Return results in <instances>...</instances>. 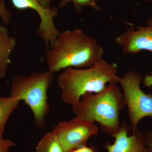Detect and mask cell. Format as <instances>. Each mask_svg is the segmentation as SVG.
I'll return each mask as SVG.
<instances>
[{
	"instance_id": "cell-7",
	"label": "cell",
	"mask_w": 152,
	"mask_h": 152,
	"mask_svg": "<svg viewBox=\"0 0 152 152\" xmlns=\"http://www.w3.org/2000/svg\"><path fill=\"white\" fill-rule=\"evenodd\" d=\"M42 0H11L14 7L20 10L32 9L35 11L40 18V23L37 29V34L45 42L47 49L50 44L51 48L60 32L57 29L54 19L58 15V10L50 6L43 7L40 5Z\"/></svg>"
},
{
	"instance_id": "cell-3",
	"label": "cell",
	"mask_w": 152,
	"mask_h": 152,
	"mask_svg": "<svg viewBox=\"0 0 152 152\" xmlns=\"http://www.w3.org/2000/svg\"><path fill=\"white\" fill-rule=\"evenodd\" d=\"M125 106L123 94L118 85L110 84L101 92L86 93L79 103L72 108L76 117L96 122L103 132L112 136L119 129L120 112Z\"/></svg>"
},
{
	"instance_id": "cell-18",
	"label": "cell",
	"mask_w": 152,
	"mask_h": 152,
	"mask_svg": "<svg viewBox=\"0 0 152 152\" xmlns=\"http://www.w3.org/2000/svg\"><path fill=\"white\" fill-rule=\"evenodd\" d=\"M71 152H94V151L93 148L87 147L86 146L76 149Z\"/></svg>"
},
{
	"instance_id": "cell-4",
	"label": "cell",
	"mask_w": 152,
	"mask_h": 152,
	"mask_svg": "<svg viewBox=\"0 0 152 152\" xmlns=\"http://www.w3.org/2000/svg\"><path fill=\"white\" fill-rule=\"evenodd\" d=\"M54 73L46 70L34 72L28 76L16 75L11 83V96L24 101L34 115L35 126L43 128L50 110L48 90L51 86Z\"/></svg>"
},
{
	"instance_id": "cell-16",
	"label": "cell",
	"mask_w": 152,
	"mask_h": 152,
	"mask_svg": "<svg viewBox=\"0 0 152 152\" xmlns=\"http://www.w3.org/2000/svg\"><path fill=\"white\" fill-rule=\"evenodd\" d=\"M145 145L152 152V131L148 132L145 135Z\"/></svg>"
},
{
	"instance_id": "cell-17",
	"label": "cell",
	"mask_w": 152,
	"mask_h": 152,
	"mask_svg": "<svg viewBox=\"0 0 152 152\" xmlns=\"http://www.w3.org/2000/svg\"><path fill=\"white\" fill-rule=\"evenodd\" d=\"M143 84L145 86L151 88L152 87V72L150 75H146L145 77L143 79Z\"/></svg>"
},
{
	"instance_id": "cell-8",
	"label": "cell",
	"mask_w": 152,
	"mask_h": 152,
	"mask_svg": "<svg viewBox=\"0 0 152 152\" xmlns=\"http://www.w3.org/2000/svg\"><path fill=\"white\" fill-rule=\"evenodd\" d=\"M116 42L123 49L124 56L135 54L142 50L152 53V18L147 22V26L132 27L117 37Z\"/></svg>"
},
{
	"instance_id": "cell-12",
	"label": "cell",
	"mask_w": 152,
	"mask_h": 152,
	"mask_svg": "<svg viewBox=\"0 0 152 152\" xmlns=\"http://www.w3.org/2000/svg\"><path fill=\"white\" fill-rule=\"evenodd\" d=\"M35 152H64L53 131L45 134L38 143Z\"/></svg>"
},
{
	"instance_id": "cell-11",
	"label": "cell",
	"mask_w": 152,
	"mask_h": 152,
	"mask_svg": "<svg viewBox=\"0 0 152 152\" xmlns=\"http://www.w3.org/2000/svg\"><path fill=\"white\" fill-rule=\"evenodd\" d=\"M20 101L10 96H0V139H2L4 130L11 114L18 106Z\"/></svg>"
},
{
	"instance_id": "cell-13",
	"label": "cell",
	"mask_w": 152,
	"mask_h": 152,
	"mask_svg": "<svg viewBox=\"0 0 152 152\" xmlns=\"http://www.w3.org/2000/svg\"><path fill=\"white\" fill-rule=\"evenodd\" d=\"M96 0H60L59 7L63 8L70 2L73 4L74 7L78 13H80L85 7H89L96 10H101V9L97 5Z\"/></svg>"
},
{
	"instance_id": "cell-9",
	"label": "cell",
	"mask_w": 152,
	"mask_h": 152,
	"mask_svg": "<svg viewBox=\"0 0 152 152\" xmlns=\"http://www.w3.org/2000/svg\"><path fill=\"white\" fill-rule=\"evenodd\" d=\"M130 131L127 123L123 122L118 132L112 136L115 139L114 143H106L105 148L108 152H151L145 145L142 132L137 129L132 134L129 135Z\"/></svg>"
},
{
	"instance_id": "cell-19",
	"label": "cell",
	"mask_w": 152,
	"mask_h": 152,
	"mask_svg": "<svg viewBox=\"0 0 152 152\" xmlns=\"http://www.w3.org/2000/svg\"><path fill=\"white\" fill-rule=\"evenodd\" d=\"M52 0H42L40 2V5L43 7H47L50 5Z\"/></svg>"
},
{
	"instance_id": "cell-1",
	"label": "cell",
	"mask_w": 152,
	"mask_h": 152,
	"mask_svg": "<svg viewBox=\"0 0 152 152\" xmlns=\"http://www.w3.org/2000/svg\"><path fill=\"white\" fill-rule=\"evenodd\" d=\"M104 52L96 40L77 28L60 33L47 50L46 61L53 73L69 67L86 69L102 60Z\"/></svg>"
},
{
	"instance_id": "cell-10",
	"label": "cell",
	"mask_w": 152,
	"mask_h": 152,
	"mask_svg": "<svg viewBox=\"0 0 152 152\" xmlns=\"http://www.w3.org/2000/svg\"><path fill=\"white\" fill-rule=\"evenodd\" d=\"M16 39L10 36L8 30L0 25V78L7 75L11 63L10 56L16 45Z\"/></svg>"
},
{
	"instance_id": "cell-5",
	"label": "cell",
	"mask_w": 152,
	"mask_h": 152,
	"mask_svg": "<svg viewBox=\"0 0 152 152\" xmlns=\"http://www.w3.org/2000/svg\"><path fill=\"white\" fill-rule=\"evenodd\" d=\"M143 78L138 72L129 71L120 78L119 82L122 88L123 99L127 107L132 132L142 119L149 117L152 119V94H145L141 89L140 84Z\"/></svg>"
},
{
	"instance_id": "cell-6",
	"label": "cell",
	"mask_w": 152,
	"mask_h": 152,
	"mask_svg": "<svg viewBox=\"0 0 152 152\" xmlns=\"http://www.w3.org/2000/svg\"><path fill=\"white\" fill-rule=\"evenodd\" d=\"M64 152H71L86 146L90 137L97 135L99 128L94 123L75 117L60 122L53 130Z\"/></svg>"
},
{
	"instance_id": "cell-14",
	"label": "cell",
	"mask_w": 152,
	"mask_h": 152,
	"mask_svg": "<svg viewBox=\"0 0 152 152\" xmlns=\"http://www.w3.org/2000/svg\"><path fill=\"white\" fill-rule=\"evenodd\" d=\"M12 16L10 11L6 8L5 0H0V17L3 23L5 25L10 24Z\"/></svg>"
},
{
	"instance_id": "cell-15",
	"label": "cell",
	"mask_w": 152,
	"mask_h": 152,
	"mask_svg": "<svg viewBox=\"0 0 152 152\" xmlns=\"http://www.w3.org/2000/svg\"><path fill=\"white\" fill-rule=\"evenodd\" d=\"M15 145L16 144L9 139H0V152H7L10 148Z\"/></svg>"
},
{
	"instance_id": "cell-2",
	"label": "cell",
	"mask_w": 152,
	"mask_h": 152,
	"mask_svg": "<svg viewBox=\"0 0 152 152\" xmlns=\"http://www.w3.org/2000/svg\"><path fill=\"white\" fill-rule=\"evenodd\" d=\"M117 72L116 64L103 59L90 68H66L57 78L61 99L72 107L75 105L86 93L97 94L105 89L107 85L119 83L121 77Z\"/></svg>"
}]
</instances>
